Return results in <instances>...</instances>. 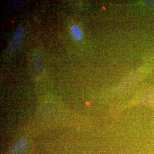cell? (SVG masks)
<instances>
[{"mask_svg":"<svg viewBox=\"0 0 154 154\" xmlns=\"http://www.w3.org/2000/svg\"><path fill=\"white\" fill-rule=\"evenodd\" d=\"M140 75H141V73L140 72H136L134 75L128 77L126 81L123 82L121 85L118 86V88H117L118 91L122 92L126 90V88H129L130 85H131L133 83L135 82V80L138 79V78L140 77Z\"/></svg>","mask_w":154,"mask_h":154,"instance_id":"obj_3","label":"cell"},{"mask_svg":"<svg viewBox=\"0 0 154 154\" xmlns=\"http://www.w3.org/2000/svg\"><path fill=\"white\" fill-rule=\"evenodd\" d=\"M26 147V141L22 140L19 141L11 150L9 154H23Z\"/></svg>","mask_w":154,"mask_h":154,"instance_id":"obj_4","label":"cell"},{"mask_svg":"<svg viewBox=\"0 0 154 154\" xmlns=\"http://www.w3.org/2000/svg\"><path fill=\"white\" fill-rule=\"evenodd\" d=\"M21 1H11V2H9L8 5V9L9 11H12L15 9L21 3Z\"/></svg>","mask_w":154,"mask_h":154,"instance_id":"obj_6","label":"cell"},{"mask_svg":"<svg viewBox=\"0 0 154 154\" xmlns=\"http://www.w3.org/2000/svg\"><path fill=\"white\" fill-rule=\"evenodd\" d=\"M70 31L73 38L77 41H80L83 38L82 29L76 25H73L70 28Z\"/></svg>","mask_w":154,"mask_h":154,"instance_id":"obj_5","label":"cell"},{"mask_svg":"<svg viewBox=\"0 0 154 154\" xmlns=\"http://www.w3.org/2000/svg\"><path fill=\"white\" fill-rule=\"evenodd\" d=\"M32 69L34 74L36 76L40 75L44 70L43 58L39 53L35 54L33 57Z\"/></svg>","mask_w":154,"mask_h":154,"instance_id":"obj_2","label":"cell"},{"mask_svg":"<svg viewBox=\"0 0 154 154\" xmlns=\"http://www.w3.org/2000/svg\"><path fill=\"white\" fill-rule=\"evenodd\" d=\"M24 29L20 26L13 33L11 39L8 45V51L11 53L16 52L20 46L24 35Z\"/></svg>","mask_w":154,"mask_h":154,"instance_id":"obj_1","label":"cell"}]
</instances>
